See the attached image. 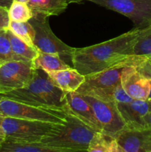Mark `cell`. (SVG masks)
I'll list each match as a JSON object with an SVG mask.
<instances>
[{
    "mask_svg": "<svg viewBox=\"0 0 151 152\" xmlns=\"http://www.w3.org/2000/svg\"><path fill=\"white\" fill-rule=\"evenodd\" d=\"M141 28L94 45L74 48L71 57L73 68L84 76L99 72L133 55L135 39Z\"/></svg>",
    "mask_w": 151,
    "mask_h": 152,
    "instance_id": "1",
    "label": "cell"
},
{
    "mask_svg": "<svg viewBox=\"0 0 151 152\" xmlns=\"http://www.w3.org/2000/svg\"><path fill=\"white\" fill-rule=\"evenodd\" d=\"M3 98L27 105L67 109L66 92L55 86L47 72L35 69L32 80L22 88L0 94Z\"/></svg>",
    "mask_w": 151,
    "mask_h": 152,
    "instance_id": "2",
    "label": "cell"
},
{
    "mask_svg": "<svg viewBox=\"0 0 151 152\" xmlns=\"http://www.w3.org/2000/svg\"><path fill=\"white\" fill-rule=\"evenodd\" d=\"M96 133L68 109L64 124L56 132L44 137L40 142L55 148L87 151Z\"/></svg>",
    "mask_w": 151,
    "mask_h": 152,
    "instance_id": "3",
    "label": "cell"
},
{
    "mask_svg": "<svg viewBox=\"0 0 151 152\" xmlns=\"http://www.w3.org/2000/svg\"><path fill=\"white\" fill-rule=\"evenodd\" d=\"M64 124V123H63ZM62 124L0 116V126L7 140L38 142L56 132Z\"/></svg>",
    "mask_w": 151,
    "mask_h": 152,
    "instance_id": "4",
    "label": "cell"
},
{
    "mask_svg": "<svg viewBox=\"0 0 151 152\" xmlns=\"http://www.w3.org/2000/svg\"><path fill=\"white\" fill-rule=\"evenodd\" d=\"M68 109L37 107L6 98L0 100V116L24 120L63 124Z\"/></svg>",
    "mask_w": 151,
    "mask_h": 152,
    "instance_id": "5",
    "label": "cell"
},
{
    "mask_svg": "<svg viewBox=\"0 0 151 152\" xmlns=\"http://www.w3.org/2000/svg\"><path fill=\"white\" fill-rule=\"evenodd\" d=\"M30 23L35 31L34 45L38 51L57 54L69 65L74 48L64 43L52 31L49 25L48 16L33 13V16L30 19Z\"/></svg>",
    "mask_w": 151,
    "mask_h": 152,
    "instance_id": "6",
    "label": "cell"
},
{
    "mask_svg": "<svg viewBox=\"0 0 151 152\" xmlns=\"http://www.w3.org/2000/svg\"><path fill=\"white\" fill-rule=\"evenodd\" d=\"M143 57L144 56L130 55L103 71L86 75L84 83L76 92L79 94H84L91 90L112 88L115 87L121 84V77L123 71L129 65L136 67Z\"/></svg>",
    "mask_w": 151,
    "mask_h": 152,
    "instance_id": "7",
    "label": "cell"
},
{
    "mask_svg": "<svg viewBox=\"0 0 151 152\" xmlns=\"http://www.w3.org/2000/svg\"><path fill=\"white\" fill-rule=\"evenodd\" d=\"M95 3L129 18L135 28L151 24V0H84Z\"/></svg>",
    "mask_w": 151,
    "mask_h": 152,
    "instance_id": "8",
    "label": "cell"
},
{
    "mask_svg": "<svg viewBox=\"0 0 151 152\" xmlns=\"http://www.w3.org/2000/svg\"><path fill=\"white\" fill-rule=\"evenodd\" d=\"M82 96L93 108L103 134L115 139L120 132L127 129V126L117 108L116 102H104L85 95H82Z\"/></svg>",
    "mask_w": 151,
    "mask_h": 152,
    "instance_id": "9",
    "label": "cell"
},
{
    "mask_svg": "<svg viewBox=\"0 0 151 152\" xmlns=\"http://www.w3.org/2000/svg\"><path fill=\"white\" fill-rule=\"evenodd\" d=\"M34 71L32 62L11 61L0 65V94L25 88L32 80Z\"/></svg>",
    "mask_w": 151,
    "mask_h": 152,
    "instance_id": "10",
    "label": "cell"
},
{
    "mask_svg": "<svg viewBox=\"0 0 151 152\" xmlns=\"http://www.w3.org/2000/svg\"><path fill=\"white\" fill-rule=\"evenodd\" d=\"M121 85L133 99H147L151 88L150 80L142 77L133 65H129L123 71Z\"/></svg>",
    "mask_w": 151,
    "mask_h": 152,
    "instance_id": "11",
    "label": "cell"
},
{
    "mask_svg": "<svg viewBox=\"0 0 151 152\" xmlns=\"http://www.w3.org/2000/svg\"><path fill=\"white\" fill-rule=\"evenodd\" d=\"M117 108L127 129H145L144 117L150 110L147 100L133 99L128 102H116Z\"/></svg>",
    "mask_w": 151,
    "mask_h": 152,
    "instance_id": "12",
    "label": "cell"
},
{
    "mask_svg": "<svg viewBox=\"0 0 151 152\" xmlns=\"http://www.w3.org/2000/svg\"><path fill=\"white\" fill-rule=\"evenodd\" d=\"M126 152H151V129H125L115 137Z\"/></svg>",
    "mask_w": 151,
    "mask_h": 152,
    "instance_id": "13",
    "label": "cell"
},
{
    "mask_svg": "<svg viewBox=\"0 0 151 152\" xmlns=\"http://www.w3.org/2000/svg\"><path fill=\"white\" fill-rule=\"evenodd\" d=\"M66 99L70 111L81 122L95 131L102 133V129L97 121L93 108L82 95L77 92H66Z\"/></svg>",
    "mask_w": 151,
    "mask_h": 152,
    "instance_id": "14",
    "label": "cell"
},
{
    "mask_svg": "<svg viewBox=\"0 0 151 152\" xmlns=\"http://www.w3.org/2000/svg\"><path fill=\"white\" fill-rule=\"evenodd\" d=\"M47 74L55 86L65 92H75L84 83L85 76L74 68L48 72Z\"/></svg>",
    "mask_w": 151,
    "mask_h": 152,
    "instance_id": "15",
    "label": "cell"
},
{
    "mask_svg": "<svg viewBox=\"0 0 151 152\" xmlns=\"http://www.w3.org/2000/svg\"><path fill=\"white\" fill-rule=\"evenodd\" d=\"M0 152H87V151L55 148L40 142H23L4 140L0 145Z\"/></svg>",
    "mask_w": 151,
    "mask_h": 152,
    "instance_id": "16",
    "label": "cell"
},
{
    "mask_svg": "<svg viewBox=\"0 0 151 152\" xmlns=\"http://www.w3.org/2000/svg\"><path fill=\"white\" fill-rule=\"evenodd\" d=\"M27 3L33 13L48 17L60 15L65 11L69 4L67 0H28Z\"/></svg>",
    "mask_w": 151,
    "mask_h": 152,
    "instance_id": "17",
    "label": "cell"
},
{
    "mask_svg": "<svg viewBox=\"0 0 151 152\" xmlns=\"http://www.w3.org/2000/svg\"><path fill=\"white\" fill-rule=\"evenodd\" d=\"M32 62L35 69L43 70L47 73L71 68L70 65L66 63L59 55L42 51L38 52L36 57Z\"/></svg>",
    "mask_w": 151,
    "mask_h": 152,
    "instance_id": "18",
    "label": "cell"
},
{
    "mask_svg": "<svg viewBox=\"0 0 151 152\" xmlns=\"http://www.w3.org/2000/svg\"><path fill=\"white\" fill-rule=\"evenodd\" d=\"M7 33L13 53L23 61L33 62L36 57L38 50L26 44L19 37L14 35L10 30L7 29Z\"/></svg>",
    "mask_w": 151,
    "mask_h": 152,
    "instance_id": "19",
    "label": "cell"
},
{
    "mask_svg": "<svg viewBox=\"0 0 151 152\" xmlns=\"http://www.w3.org/2000/svg\"><path fill=\"white\" fill-rule=\"evenodd\" d=\"M133 55L151 56V24L140 29L135 39Z\"/></svg>",
    "mask_w": 151,
    "mask_h": 152,
    "instance_id": "20",
    "label": "cell"
},
{
    "mask_svg": "<svg viewBox=\"0 0 151 152\" xmlns=\"http://www.w3.org/2000/svg\"><path fill=\"white\" fill-rule=\"evenodd\" d=\"M8 30L28 45L36 49L34 45L35 31L29 22H18L10 21Z\"/></svg>",
    "mask_w": 151,
    "mask_h": 152,
    "instance_id": "21",
    "label": "cell"
},
{
    "mask_svg": "<svg viewBox=\"0 0 151 152\" xmlns=\"http://www.w3.org/2000/svg\"><path fill=\"white\" fill-rule=\"evenodd\" d=\"M8 14L10 21L27 22L33 16V11L27 2L13 1L8 9Z\"/></svg>",
    "mask_w": 151,
    "mask_h": 152,
    "instance_id": "22",
    "label": "cell"
},
{
    "mask_svg": "<svg viewBox=\"0 0 151 152\" xmlns=\"http://www.w3.org/2000/svg\"><path fill=\"white\" fill-rule=\"evenodd\" d=\"M7 30H0V65L11 61H23L13 53Z\"/></svg>",
    "mask_w": 151,
    "mask_h": 152,
    "instance_id": "23",
    "label": "cell"
},
{
    "mask_svg": "<svg viewBox=\"0 0 151 152\" xmlns=\"http://www.w3.org/2000/svg\"><path fill=\"white\" fill-rule=\"evenodd\" d=\"M110 137L105 136L102 133L96 132L93 135L87 147V152H108Z\"/></svg>",
    "mask_w": 151,
    "mask_h": 152,
    "instance_id": "24",
    "label": "cell"
},
{
    "mask_svg": "<svg viewBox=\"0 0 151 152\" xmlns=\"http://www.w3.org/2000/svg\"><path fill=\"white\" fill-rule=\"evenodd\" d=\"M10 21L8 8L4 7H0V29H8Z\"/></svg>",
    "mask_w": 151,
    "mask_h": 152,
    "instance_id": "25",
    "label": "cell"
},
{
    "mask_svg": "<svg viewBox=\"0 0 151 152\" xmlns=\"http://www.w3.org/2000/svg\"><path fill=\"white\" fill-rule=\"evenodd\" d=\"M108 152H126L115 139H111L109 142Z\"/></svg>",
    "mask_w": 151,
    "mask_h": 152,
    "instance_id": "26",
    "label": "cell"
},
{
    "mask_svg": "<svg viewBox=\"0 0 151 152\" xmlns=\"http://www.w3.org/2000/svg\"><path fill=\"white\" fill-rule=\"evenodd\" d=\"M145 125H146L147 129H151V109L150 110L149 112L147 114V115L144 117Z\"/></svg>",
    "mask_w": 151,
    "mask_h": 152,
    "instance_id": "27",
    "label": "cell"
},
{
    "mask_svg": "<svg viewBox=\"0 0 151 152\" xmlns=\"http://www.w3.org/2000/svg\"><path fill=\"white\" fill-rule=\"evenodd\" d=\"M12 2L13 0H0V7H4L9 9Z\"/></svg>",
    "mask_w": 151,
    "mask_h": 152,
    "instance_id": "28",
    "label": "cell"
},
{
    "mask_svg": "<svg viewBox=\"0 0 151 152\" xmlns=\"http://www.w3.org/2000/svg\"><path fill=\"white\" fill-rule=\"evenodd\" d=\"M67 1L69 4H70V3H81L84 0H67Z\"/></svg>",
    "mask_w": 151,
    "mask_h": 152,
    "instance_id": "29",
    "label": "cell"
},
{
    "mask_svg": "<svg viewBox=\"0 0 151 152\" xmlns=\"http://www.w3.org/2000/svg\"><path fill=\"white\" fill-rule=\"evenodd\" d=\"M0 139H1V140L5 139V136H4V132H3L2 129H1V126H0Z\"/></svg>",
    "mask_w": 151,
    "mask_h": 152,
    "instance_id": "30",
    "label": "cell"
},
{
    "mask_svg": "<svg viewBox=\"0 0 151 152\" xmlns=\"http://www.w3.org/2000/svg\"><path fill=\"white\" fill-rule=\"evenodd\" d=\"M150 83H151V80H150ZM147 100V102H149L150 106V109H151V88H150V94L149 96H148V98Z\"/></svg>",
    "mask_w": 151,
    "mask_h": 152,
    "instance_id": "31",
    "label": "cell"
},
{
    "mask_svg": "<svg viewBox=\"0 0 151 152\" xmlns=\"http://www.w3.org/2000/svg\"><path fill=\"white\" fill-rule=\"evenodd\" d=\"M13 1H21V2H28V0H13Z\"/></svg>",
    "mask_w": 151,
    "mask_h": 152,
    "instance_id": "32",
    "label": "cell"
},
{
    "mask_svg": "<svg viewBox=\"0 0 151 152\" xmlns=\"http://www.w3.org/2000/svg\"><path fill=\"white\" fill-rule=\"evenodd\" d=\"M4 140H1V139H0V145H1V144L2 143V142H3V141H4Z\"/></svg>",
    "mask_w": 151,
    "mask_h": 152,
    "instance_id": "33",
    "label": "cell"
},
{
    "mask_svg": "<svg viewBox=\"0 0 151 152\" xmlns=\"http://www.w3.org/2000/svg\"><path fill=\"white\" fill-rule=\"evenodd\" d=\"M3 99V97H2V96H1V94H0V100H1V99Z\"/></svg>",
    "mask_w": 151,
    "mask_h": 152,
    "instance_id": "34",
    "label": "cell"
},
{
    "mask_svg": "<svg viewBox=\"0 0 151 152\" xmlns=\"http://www.w3.org/2000/svg\"><path fill=\"white\" fill-rule=\"evenodd\" d=\"M150 56V58H151V56Z\"/></svg>",
    "mask_w": 151,
    "mask_h": 152,
    "instance_id": "35",
    "label": "cell"
},
{
    "mask_svg": "<svg viewBox=\"0 0 151 152\" xmlns=\"http://www.w3.org/2000/svg\"><path fill=\"white\" fill-rule=\"evenodd\" d=\"M0 30H1V29H0Z\"/></svg>",
    "mask_w": 151,
    "mask_h": 152,
    "instance_id": "36",
    "label": "cell"
}]
</instances>
